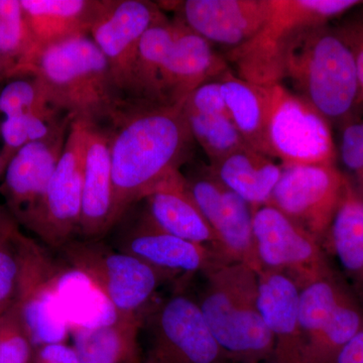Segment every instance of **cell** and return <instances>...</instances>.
Segmentation results:
<instances>
[{"label":"cell","instance_id":"obj_30","mask_svg":"<svg viewBox=\"0 0 363 363\" xmlns=\"http://www.w3.org/2000/svg\"><path fill=\"white\" fill-rule=\"evenodd\" d=\"M185 113L193 138L201 145L211 162L210 164H216L248 145L230 117L205 116L187 111Z\"/></svg>","mask_w":363,"mask_h":363},{"label":"cell","instance_id":"obj_23","mask_svg":"<svg viewBox=\"0 0 363 363\" xmlns=\"http://www.w3.org/2000/svg\"><path fill=\"white\" fill-rule=\"evenodd\" d=\"M209 167L223 185L240 196L253 210L269 204L283 171L281 164L250 145Z\"/></svg>","mask_w":363,"mask_h":363},{"label":"cell","instance_id":"obj_26","mask_svg":"<svg viewBox=\"0 0 363 363\" xmlns=\"http://www.w3.org/2000/svg\"><path fill=\"white\" fill-rule=\"evenodd\" d=\"M325 240L363 293V192L350 179Z\"/></svg>","mask_w":363,"mask_h":363},{"label":"cell","instance_id":"obj_10","mask_svg":"<svg viewBox=\"0 0 363 363\" xmlns=\"http://www.w3.org/2000/svg\"><path fill=\"white\" fill-rule=\"evenodd\" d=\"M347 183L348 177L336 164L283 166L269 204L322 245Z\"/></svg>","mask_w":363,"mask_h":363},{"label":"cell","instance_id":"obj_14","mask_svg":"<svg viewBox=\"0 0 363 363\" xmlns=\"http://www.w3.org/2000/svg\"><path fill=\"white\" fill-rule=\"evenodd\" d=\"M189 191L230 262L262 271L253 236V208L227 188L210 167L185 176Z\"/></svg>","mask_w":363,"mask_h":363},{"label":"cell","instance_id":"obj_28","mask_svg":"<svg viewBox=\"0 0 363 363\" xmlns=\"http://www.w3.org/2000/svg\"><path fill=\"white\" fill-rule=\"evenodd\" d=\"M350 292L333 269L300 289L298 313L306 350L328 326Z\"/></svg>","mask_w":363,"mask_h":363},{"label":"cell","instance_id":"obj_13","mask_svg":"<svg viewBox=\"0 0 363 363\" xmlns=\"http://www.w3.org/2000/svg\"><path fill=\"white\" fill-rule=\"evenodd\" d=\"M61 271L45 248L23 236L16 305L35 347L65 342L68 327L59 304Z\"/></svg>","mask_w":363,"mask_h":363},{"label":"cell","instance_id":"obj_8","mask_svg":"<svg viewBox=\"0 0 363 363\" xmlns=\"http://www.w3.org/2000/svg\"><path fill=\"white\" fill-rule=\"evenodd\" d=\"M142 328L147 329L154 363H234L205 322L194 298L183 293L152 306Z\"/></svg>","mask_w":363,"mask_h":363},{"label":"cell","instance_id":"obj_19","mask_svg":"<svg viewBox=\"0 0 363 363\" xmlns=\"http://www.w3.org/2000/svg\"><path fill=\"white\" fill-rule=\"evenodd\" d=\"M259 304L272 340V363H306V342L301 327L300 288L284 272H257Z\"/></svg>","mask_w":363,"mask_h":363},{"label":"cell","instance_id":"obj_2","mask_svg":"<svg viewBox=\"0 0 363 363\" xmlns=\"http://www.w3.org/2000/svg\"><path fill=\"white\" fill-rule=\"evenodd\" d=\"M281 61V83L288 81L330 124L348 123L359 84L354 54L338 28L329 23L296 28L284 40Z\"/></svg>","mask_w":363,"mask_h":363},{"label":"cell","instance_id":"obj_7","mask_svg":"<svg viewBox=\"0 0 363 363\" xmlns=\"http://www.w3.org/2000/svg\"><path fill=\"white\" fill-rule=\"evenodd\" d=\"M330 125L303 98L283 84L272 85L267 152L281 166L335 164L337 150Z\"/></svg>","mask_w":363,"mask_h":363},{"label":"cell","instance_id":"obj_38","mask_svg":"<svg viewBox=\"0 0 363 363\" xmlns=\"http://www.w3.org/2000/svg\"><path fill=\"white\" fill-rule=\"evenodd\" d=\"M337 28L354 54L357 67L358 84H359L357 107L362 106L363 105V21L355 16Z\"/></svg>","mask_w":363,"mask_h":363},{"label":"cell","instance_id":"obj_45","mask_svg":"<svg viewBox=\"0 0 363 363\" xmlns=\"http://www.w3.org/2000/svg\"><path fill=\"white\" fill-rule=\"evenodd\" d=\"M264 363H272V362H264Z\"/></svg>","mask_w":363,"mask_h":363},{"label":"cell","instance_id":"obj_29","mask_svg":"<svg viewBox=\"0 0 363 363\" xmlns=\"http://www.w3.org/2000/svg\"><path fill=\"white\" fill-rule=\"evenodd\" d=\"M363 329V309L350 292L339 305L328 326L306 350V363H328Z\"/></svg>","mask_w":363,"mask_h":363},{"label":"cell","instance_id":"obj_11","mask_svg":"<svg viewBox=\"0 0 363 363\" xmlns=\"http://www.w3.org/2000/svg\"><path fill=\"white\" fill-rule=\"evenodd\" d=\"M166 18L157 4L147 0H106L91 28L90 37L104 55L124 99L133 102L135 69L143 35Z\"/></svg>","mask_w":363,"mask_h":363},{"label":"cell","instance_id":"obj_1","mask_svg":"<svg viewBox=\"0 0 363 363\" xmlns=\"http://www.w3.org/2000/svg\"><path fill=\"white\" fill-rule=\"evenodd\" d=\"M184 106L185 101L130 102L105 125L111 133L113 227L190 157L195 140Z\"/></svg>","mask_w":363,"mask_h":363},{"label":"cell","instance_id":"obj_22","mask_svg":"<svg viewBox=\"0 0 363 363\" xmlns=\"http://www.w3.org/2000/svg\"><path fill=\"white\" fill-rule=\"evenodd\" d=\"M143 201H145V214L162 230L202 245L228 260L224 257L213 230L193 199L185 176L181 172L162 182Z\"/></svg>","mask_w":363,"mask_h":363},{"label":"cell","instance_id":"obj_41","mask_svg":"<svg viewBox=\"0 0 363 363\" xmlns=\"http://www.w3.org/2000/svg\"><path fill=\"white\" fill-rule=\"evenodd\" d=\"M4 61H2V57H0V73H1L2 70H4Z\"/></svg>","mask_w":363,"mask_h":363},{"label":"cell","instance_id":"obj_25","mask_svg":"<svg viewBox=\"0 0 363 363\" xmlns=\"http://www.w3.org/2000/svg\"><path fill=\"white\" fill-rule=\"evenodd\" d=\"M229 117L250 147L269 157L267 131L272 85L247 82L228 70L220 77Z\"/></svg>","mask_w":363,"mask_h":363},{"label":"cell","instance_id":"obj_18","mask_svg":"<svg viewBox=\"0 0 363 363\" xmlns=\"http://www.w3.org/2000/svg\"><path fill=\"white\" fill-rule=\"evenodd\" d=\"M177 20L179 26L175 42L160 85V102L164 105L186 101L196 88L230 70L223 55L219 54L213 45Z\"/></svg>","mask_w":363,"mask_h":363},{"label":"cell","instance_id":"obj_21","mask_svg":"<svg viewBox=\"0 0 363 363\" xmlns=\"http://www.w3.org/2000/svg\"><path fill=\"white\" fill-rule=\"evenodd\" d=\"M105 4L106 0H21L30 38L23 67L45 48L90 35Z\"/></svg>","mask_w":363,"mask_h":363},{"label":"cell","instance_id":"obj_32","mask_svg":"<svg viewBox=\"0 0 363 363\" xmlns=\"http://www.w3.org/2000/svg\"><path fill=\"white\" fill-rule=\"evenodd\" d=\"M23 236L13 221L0 214V317L18 298Z\"/></svg>","mask_w":363,"mask_h":363},{"label":"cell","instance_id":"obj_9","mask_svg":"<svg viewBox=\"0 0 363 363\" xmlns=\"http://www.w3.org/2000/svg\"><path fill=\"white\" fill-rule=\"evenodd\" d=\"M86 128L72 121L68 138L39 206L25 222L45 245L61 250L80 233L84 182Z\"/></svg>","mask_w":363,"mask_h":363},{"label":"cell","instance_id":"obj_12","mask_svg":"<svg viewBox=\"0 0 363 363\" xmlns=\"http://www.w3.org/2000/svg\"><path fill=\"white\" fill-rule=\"evenodd\" d=\"M253 236L262 269L288 274L300 289L332 271L321 243L272 205L253 212Z\"/></svg>","mask_w":363,"mask_h":363},{"label":"cell","instance_id":"obj_35","mask_svg":"<svg viewBox=\"0 0 363 363\" xmlns=\"http://www.w3.org/2000/svg\"><path fill=\"white\" fill-rule=\"evenodd\" d=\"M35 346L13 305L0 317V363H33Z\"/></svg>","mask_w":363,"mask_h":363},{"label":"cell","instance_id":"obj_44","mask_svg":"<svg viewBox=\"0 0 363 363\" xmlns=\"http://www.w3.org/2000/svg\"><path fill=\"white\" fill-rule=\"evenodd\" d=\"M4 167H2V164H1V160H0V174L2 173V172H4Z\"/></svg>","mask_w":363,"mask_h":363},{"label":"cell","instance_id":"obj_43","mask_svg":"<svg viewBox=\"0 0 363 363\" xmlns=\"http://www.w3.org/2000/svg\"><path fill=\"white\" fill-rule=\"evenodd\" d=\"M357 16H358V18H360V20L363 21V11H362V13L357 14Z\"/></svg>","mask_w":363,"mask_h":363},{"label":"cell","instance_id":"obj_15","mask_svg":"<svg viewBox=\"0 0 363 363\" xmlns=\"http://www.w3.org/2000/svg\"><path fill=\"white\" fill-rule=\"evenodd\" d=\"M117 250L143 260L168 279L204 274L221 262H230L191 241L162 230L143 212L116 240Z\"/></svg>","mask_w":363,"mask_h":363},{"label":"cell","instance_id":"obj_36","mask_svg":"<svg viewBox=\"0 0 363 363\" xmlns=\"http://www.w3.org/2000/svg\"><path fill=\"white\" fill-rule=\"evenodd\" d=\"M341 162L354 179L355 186L363 192V123H347L340 140Z\"/></svg>","mask_w":363,"mask_h":363},{"label":"cell","instance_id":"obj_39","mask_svg":"<svg viewBox=\"0 0 363 363\" xmlns=\"http://www.w3.org/2000/svg\"><path fill=\"white\" fill-rule=\"evenodd\" d=\"M33 363H81L74 346L65 342L35 347Z\"/></svg>","mask_w":363,"mask_h":363},{"label":"cell","instance_id":"obj_6","mask_svg":"<svg viewBox=\"0 0 363 363\" xmlns=\"http://www.w3.org/2000/svg\"><path fill=\"white\" fill-rule=\"evenodd\" d=\"M358 0H272L269 21L255 37L223 55L238 78L257 85L281 83V50L286 35L329 21L362 6Z\"/></svg>","mask_w":363,"mask_h":363},{"label":"cell","instance_id":"obj_40","mask_svg":"<svg viewBox=\"0 0 363 363\" xmlns=\"http://www.w3.org/2000/svg\"><path fill=\"white\" fill-rule=\"evenodd\" d=\"M328 363H363V329Z\"/></svg>","mask_w":363,"mask_h":363},{"label":"cell","instance_id":"obj_17","mask_svg":"<svg viewBox=\"0 0 363 363\" xmlns=\"http://www.w3.org/2000/svg\"><path fill=\"white\" fill-rule=\"evenodd\" d=\"M73 119L67 116L47 138L28 143L7 164L2 192L21 223L39 206L63 154Z\"/></svg>","mask_w":363,"mask_h":363},{"label":"cell","instance_id":"obj_34","mask_svg":"<svg viewBox=\"0 0 363 363\" xmlns=\"http://www.w3.org/2000/svg\"><path fill=\"white\" fill-rule=\"evenodd\" d=\"M51 108L52 107L48 102L44 89L35 76L33 80L16 79L0 91V112L6 117L23 116Z\"/></svg>","mask_w":363,"mask_h":363},{"label":"cell","instance_id":"obj_27","mask_svg":"<svg viewBox=\"0 0 363 363\" xmlns=\"http://www.w3.org/2000/svg\"><path fill=\"white\" fill-rule=\"evenodd\" d=\"M178 26L177 18L171 21L166 16L143 35L135 69V100L131 104H161V76L175 42Z\"/></svg>","mask_w":363,"mask_h":363},{"label":"cell","instance_id":"obj_5","mask_svg":"<svg viewBox=\"0 0 363 363\" xmlns=\"http://www.w3.org/2000/svg\"><path fill=\"white\" fill-rule=\"evenodd\" d=\"M60 250L74 269L104 294L116 317L143 322L157 289L169 281L143 260L99 240H74Z\"/></svg>","mask_w":363,"mask_h":363},{"label":"cell","instance_id":"obj_3","mask_svg":"<svg viewBox=\"0 0 363 363\" xmlns=\"http://www.w3.org/2000/svg\"><path fill=\"white\" fill-rule=\"evenodd\" d=\"M26 68L39 80L52 108L73 121L108 125L130 104L90 35L45 48Z\"/></svg>","mask_w":363,"mask_h":363},{"label":"cell","instance_id":"obj_31","mask_svg":"<svg viewBox=\"0 0 363 363\" xmlns=\"http://www.w3.org/2000/svg\"><path fill=\"white\" fill-rule=\"evenodd\" d=\"M56 109L30 112L23 116L6 117L0 126L4 143V156L0 157L4 169L18 150L28 143L47 138L66 117Z\"/></svg>","mask_w":363,"mask_h":363},{"label":"cell","instance_id":"obj_33","mask_svg":"<svg viewBox=\"0 0 363 363\" xmlns=\"http://www.w3.org/2000/svg\"><path fill=\"white\" fill-rule=\"evenodd\" d=\"M30 51V33L21 1L0 0V57L21 55L23 63Z\"/></svg>","mask_w":363,"mask_h":363},{"label":"cell","instance_id":"obj_37","mask_svg":"<svg viewBox=\"0 0 363 363\" xmlns=\"http://www.w3.org/2000/svg\"><path fill=\"white\" fill-rule=\"evenodd\" d=\"M185 111L205 116H229L220 78L196 88L186 99Z\"/></svg>","mask_w":363,"mask_h":363},{"label":"cell","instance_id":"obj_24","mask_svg":"<svg viewBox=\"0 0 363 363\" xmlns=\"http://www.w3.org/2000/svg\"><path fill=\"white\" fill-rule=\"evenodd\" d=\"M143 322L121 318L73 330L74 348L81 363H143L138 336Z\"/></svg>","mask_w":363,"mask_h":363},{"label":"cell","instance_id":"obj_42","mask_svg":"<svg viewBox=\"0 0 363 363\" xmlns=\"http://www.w3.org/2000/svg\"><path fill=\"white\" fill-rule=\"evenodd\" d=\"M143 363H154L152 362V360L150 359V358L145 357V359H143Z\"/></svg>","mask_w":363,"mask_h":363},{"label":"cell","instance_id":"obj_4","mask_svg":"<svg viewBox=\"0 0 363 363\" xmlns=\"http://www.w3.org/2000/svg\"><path fill=\"white\" fill-rule=\"evenodd\" d=\"M202 274L195 300L229 359L272 362L274 340L260 312L257 272L241 262H221Z\"/></svg>","mask_w":363,"mask_h":363},{"label":"cell","instance_id":"obj_16","mask_svg":"<svg viewBox=\"0 0 363 363\" xmlns=\"http://www.w3.org/2000/svg\"><path fill=\"white\" fill-rule=\"evenodd\" d=\"M175 6L177 18L226 52L259 33L271 16L272 0H186Z\"/></svg>","mask_w":363,"mask_h":363},{"label":"cell","instance_id":"obj_20","mask_svg":"<svg viewBox=\"0 0 363 363\" xmlns=\"http://www.w3.org/2000/svg\"><path fill=\"white\" fill-rule=\"evenodd\" d=\"M111 133L107 126L87 123L80 233L99 240L113 228Z\"/></svg>","mask_w":363,"mask_h":363}]
</instances>
